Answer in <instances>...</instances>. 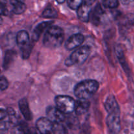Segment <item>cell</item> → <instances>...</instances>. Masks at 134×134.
Returning a JSON list of instances; mask_svg holds the SVG:
<instances>
[{"label":"cell","instance_id":"ffe728a7","mask_svg":"<svg viewBox=\"0 0 134 134\" xmlns=\"http://www.w3.org/2000/svg\"><path fill=\"white\" fill-rule=\"evenodd\" d=\"M116 55H117V57L118 58H119V62H120V64L122 65V68H124L125 72H128V71H129V68H128L122 50L120 48H116Z\"/></svg>","mask_w":134,"mask_h":134},{"label":"cell","instance_id":"5b68a950","mask_svg":"<svg viewBox=\"0 0 134 134\" xmlns=\"http://www.w3.org/2000/svg\"><path fill=\"white\" fill-rule=\"evenodd\" d=\"M120 113H108L106 123L109 131L111 133H119L121 130V122L120 119Z\"/></svg>","mask_w":134,"mask_h":134},{"label":"cell","instance_id":"30bf717a","mask_svg":"<svg viewBox=\"0 0 134 134\" xmlns=\"http://www.w3.org/2000/svg\"><path fill=\"white\" fill-rule=\"evenodd\" d=\"M104 106L108 113H120L119 104L113 95H110L107 97L106 100L105 101Z\"/></svg>","mask_w":134,"mask_h":134},{"label":"cell","instance_id":"4316f807","mask_svg":"<svg viewBox=\"0 0 134 134\" xmlns=\"http://www.w3.org/2000/svg\"><path fill=\"white\" fill-rule=\"evenodd\" d=\"M134 0H120V2L123 5H129L132 2H133Z\"/></svg>","mask_w":134,"mask_h":134},{"label":"cell","instance_id":"7c38bea8","mask_svg":"<svg viewBox=\"0 0 134 134\" xmlns=\"http://www.w3.org/2000/svg\"><path fill=\"white\" fill-rule=\"evenodd\" d=\"M90 103L88 99H79L75 102V113L77 115H82L86 113L90 108Z\"/></svg>","mask_w":134,"mask_h":134},{"label":"cell","instance_id":"8fae6325","mask_svg":"<svg viewBox=\"0 0 134 134\" xmlns=\"http://www.w3.org/2000/svg\"><path fill=\"white\" fill-rule=\"evenodd\" d=\"M18 107H19V109L22 113V116L27 121H30V120H32V113L30 111L28 102H27V99L26 98H22L19 101Z\"/></svg>","mask_w":134,"mask_h":134},{"label":"cell","instance_id":"6da1fadb","mask_svg":"<svg viewBox=\"0 0 134 134\" xmlns=\"http://www.w3.org/2000/svg\"><path fill=\"white\" fill-rule=\"evenodd\" d=\"M64 40V31L58 26H50L43 37V44L48 48H57L62 44Z\"/></svg>","mask_w":134,"mask_h":134},{"label":"cell","instance_id":"cb8c5ba5","mask_svg":"<svg viewBox=\"0 0 134 134\" xmlns=\"http://www.w3.org/2000/svg\"><path fill=\"white\" fill-rule=\"evenodd\" d=\"M67 123H68V126L70 127L71 128H76L78 126L79 122L77 120V118L73 116H70L68 118L67 120Z\"/></svg>","mask_w":134,"mask_h":134},{"label":"cell","instance_id":"277c9868","mask_svg":"<svg viewBox=\"0 0 134 134\" xmlns=\"http://www.w3.org/2000/svg\"><path fill=\"white\" fill-rule=\"evenodd\" d=\"M56 107L62 111L65 115H70L75 112V101L71 97L68 96H58L54 99Z\"/></svg>","mask_w":134,"mask_h":134},{"label":"cell","instance_id":"83f0119b","mask_svg":"<svg viewBox=\"0 0 134 134\" xmlns=\"http://www.w3.org/2000/svg\"><path fill=\"white\" fill-rule=\"evenodd\" d=\"M95 1L96 0H85V3L86 4H87V5H90V6H91V5L95 2Z\"/></svg>","mask_w":134,"mask_h":134},{"label":"cell","instance_id":"484cf974","mask_svg":"<svg viewBox=\"0 0 134 134\" xmlns=\"http://www.w3.org/2000/svg\"><path fill=\"white\" fill-rule=\"evenodd\" d=\"M1 14L2 15H7L8 14V10L6 7V4L3 3L1 2Z\"/></svg>","mask_w":134,"mask_h":134},{"label":"cell","instance_id":"f1b7e54d","mask_svg":"<svg viewBox=\"0 0 134 134\" xmlns=\"http://www.w3.org/2000/svg\"><path fill=\"white\" fill-rule=\"evenodd\" d=\"M56 1L58 2V3L62 4V3H64V2H65V0H56Z\"/></svg>","mask_w":134,"mask_h":134},{"label":"cell","instance_id":"3957f363","mask_svg":"<svg viewBox=\"0 0 134 134\" xmlns=\"http://www.w3.org/2000/svg\"><path fill=\"white\" fill-rule=\"evenodd\" d=\"M90 53V48L88 45L79 47L65 60V64L68 67L82 64L88 59Z\"/></svg>","mask_w":134,"mask_h":134},{"label":"cell","instance_id":"5bb4252c","mask_svg":"<svg viewBox=\"0 0 134 134\" xmlns=\"http://www.w3.org/2000/svg\"><path fill=\"white\" fill-rule=\"evenodd\" d=\"M11 7V10L14 14H21L26 10V5L21 0H10L9 1Z\"/></svg>","mask_w":134,"mask_h":134},{"label":"cell","instance_id":"2e32d148","mask_svg":"<svg viewBox=\"0 0 134 134\" xmlns=\"http://www.w3.org/2000/svg\"><path fill=\"white\" fill-rule=\"evenodd\" d=\"M16 52L13 50H7L5 52V56H4L3 62V68L5 70L9 69L13 62L15 60L16 57Z\"/></svg>","mask_w":134,"mask_h":134},{"label":"cell","instance_id":"d4e9b609","mask_svg":"<svg viewBox=\"0 0 134 134\" xmlns=\"http://www.w3.org/2000/svg\"><path fill=\"white\" fill-rule=\"evenodd\" d=\"M9 86V82L4 76L1 77V91L3 92L6 90Z\"/></svg>","mask_w":134,"mask_h":134},{"label":"cell","instance_id":"ac0fdd59","mask_svg":"<svg viewBox=\"0 0 134 134\" xmlns=\"http://www.w3.org/2000/svg\"><path fill=\"white\" fill-rule=\"evenodd\" d=\"M34 41H32L30 42L29 44H27V45L20 48L22 57V58L24 59V60L27 59L30 57V54H31V51H32L33 47H34Z\"/></svg>","mask_w":134,"mask_h":134},{"label":"cell","instance_id":"603a6c76","mask_svg":"<svg viewBox=\"0 0 134 134\" xmlns=\"http://www.w3.org/2000/svg\"><path fill=\"white\" fill-rule=\"evenodd\" d=\"M103 6L109 9H115L119 6V0H103Z\"/></svg>","mask_w":134,"mask_h":134},{"label":"cell","instance_id":"ba28073f","mask_svg":"<svg viewBox=\"0 0 134 134\" xmlns=\"http://www.w3.org/2000/svg\"><path fill=\"white\" fill-rule=\"evenodd\" d=\"M54 122L48 118H39L36 122V127L40 133L47 134L52 133Z\"/></svg>","mask_w":134,"mask_h":134},{"label":"cell","instance_id":"e0dca14e","mask_svg":"<svg viewBox=\"0 0 134 134\" xmlns=\"http://www.w3.org/2000/svg\"><path fill=\"white\" fill-rule=\"evenodd\" d=\"M104 13L105 11L102 8V5L99 3L97 4L94 8L92 15V22L93 24L98 26L100 23L102 17L104 14Z\"/></svg>","mask_w":134,"mask_h":134},{"label":"cell","instance_id":"8992f818","mask_svg":"<svg viewBox=\"0 0 134 134\" xmlns=\"http://www.w3.org/2000/svg\"><path fill=\"white\" fill-rule=\"evenodd\" d=\"M46 114L48 119H49L52 122H63L66 120L65 114L62 111L55 107L50 106L47 108Z\"/></svg>","mask_w":134,"mask_h":134},{"label":"cell","instance_id":"9a60e30c","mask_svg":"<svg viewBox=\"0 0 134 134\" xmlns=\"http://www.w3.org/2000/svg\"><path fill=\"white\" fill-rule=\"evenodd\" d=\"M16 41L20 48L27 45L30 43V35L26 30H21L18 31L16 37Z\"/></svg>","mask_w":134,"mask_h":134},{"label":"cell","instance_id":"52a82bcc","mask_svg":"<svg viewBox=\"0 0 134 134\" xmlns=\"http://www.w3.org/2000/svg\"><path fill=\"white\" fill-rule=\"evenodd\" d=\"M85 41V37L81 34H76L69 37L65 43V47L68 51H72L81 47Z\"/></svg>","mask_w":134,"mask_h":134},{"label":"cell","instance_id":"9c48e42d","mask_svg":"<svg viewBox=\"0 0 134 134\" xmlns=\"http://www.w3.org/2000/svg\"><path fill=\"white\" fill-rule=\"evenodd\" d=\"M53 23V21L49 20L42 22L41 23H39V24L37 25L32 32V35H31L32 41H34V42L37 41L39 38H40L42 33L44 31V30L48 29L50 26H52V24Z\"/></svg>","mask_w":134,"mask_h":134},{"label":"cell","instance_id":"4fadbf2b","mask_svg":"<svg viewBox=\"0 0 134 134\" xmlns=\"http://www.w3.org/2000/svg\"><path fill=\"white\" fill-rule=\"evenodd\" d=\"M90 12H91V6L84 3L77 9V16L79 19L83 22H88L90 19Z\"/></svg>","mask_w":134,"mask_h":134},{"label":"cell","instance_id":"d6986e66","mask_svg":"<svg viewBox=\"0 0 134 134\" xmlns=\"http://www.w3.org/2000/svg\"><path fill=\"white\" fill-rule=\"evenodd\" d=\"M41 16L45 18H56L58 17V12L52 7H47L42 13Z\"/></svg>","mask_w":134,"mask_h":134},{"label":"cell","instance_id":"7a4b0ae2","mask_svg":"<svg viewBox=\"0 0 134 134\" xmlns=\"http://www.w3.org/2000/svg\"><path fill=\"white\" fill-rule=\"evenodd\" d=\"M98 88L99 83L96 80H84L75 86L74 94L78 99H89L96 93Z\"/></svg>","mask_w":134,"mask_h":134},{"label":"cell","instance_id":"44dd1931","mask_svg":"<svg viewBox=\"0 0 134 134\" xmlns=\"http://www.w3.org/2000/svg\"><path fill=\"white\" fill-rule=\"evenodd\" d=\"M52 133H66L68 131L61 122H54L53 125V129H52Z\"/></svg>","mask_w":134,"mask_h":134},{"label":"cell","instance_id":"7402d4cb","mask_svg":"<svg viewBox=\"0 0 134 134\" xmlns=\"http://www.w3.org/2000/svg\"><path fill=\"white\" fill-rule=\"evenodd\" d=\"M84 0H68V5L72 10H77L83 4Z\"/></svg>","mask_w":134,"mask_h":134}]
</instances>
